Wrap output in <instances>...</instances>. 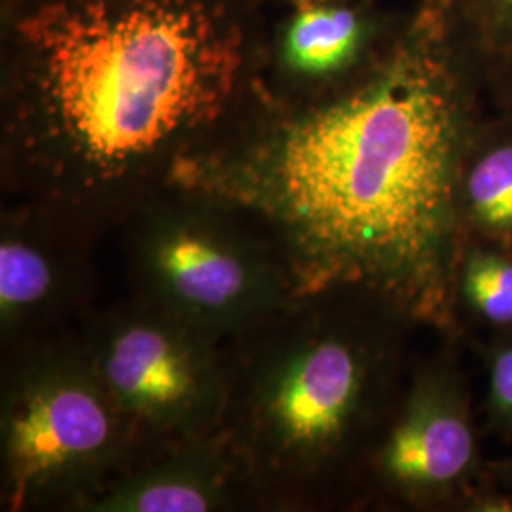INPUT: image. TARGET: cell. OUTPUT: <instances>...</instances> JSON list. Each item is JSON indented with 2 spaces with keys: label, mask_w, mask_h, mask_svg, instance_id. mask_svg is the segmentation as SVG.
Returning <instances> with one entry per match:
<instances>
[{
  "label": "cell",
  "mask_w": 512,
  "mask_h": 512,
  "mask_svg": "<svg viewBox=\"0 0 512 512\" xmlns=\"http://www.w3.org/2000/svg\"><path fill=\"white\" fill-rule=\"evenodd\" d=\"M266 0H0V190L88 238L186 181L264 99Z\"/></svg>",
  "instance_id": "6da1fadb"
},
{
  "label": "cell",
  "mask_w": 512,
  "mask_h": 512,
  "mask_svg": "<svg viewBox=\"0 0 512 512\" xmlns=\"http://www.w3.org/2000/svg\"><path fill=\"white\" fill-rule=\"evenodd\" d=\"M486 76L488 61L454 0H418L382 67L313 103L264 95L183 183L260 211L285 239L302 289L366 287L423 329L458 340L456 181L465 145L490 110Z\"/></svg>",
  "instance_id": "7a4b0ae2"
},
{
  "label": "cell",
  "mask_w": 512,
  "mask_h": 512,
  "mask_svg": "<svg viewBox=\"0 0 512 512\" xmlns=\"http://www.w3.org/2000/svg\"><path fill=\"white\" fill-rule=\"evenodd\" d=\"M420 329L384 294L334 283L302 289L226 342L222 431L264 511H357Z\"/></svg>",
  "instance_id": "3957f363"
},
{
  "label": "cell",
  "mask_w": 512,
  "mask_h": 512,
  "mask_svg": "<svg viewBox=\"0 0 512 512\" xmlns=\"http://www.w3.org/2000/svg\"><path fill=\"white\" fill-rule=\"evenodd\" d=\"M120 232L129 294L228 342L302 291L274 224L220 190L175 183Z\"/></svg>",
  "instance_id": "277c9868"
},
{
  "label": "cell",
  "mask_w": 512,
  "mask_h": 512,
  "mask_svg": "<svg viewBox=\"0 0 512 512\" xmlns=\"http://www.w3.org/2000/svg\"><path fill=\"white\" fill-rule=\"evenodd\" d=\"M137 452L78 330L2 353V511H71Z\"/></svg>",
  "instance_id": "5b68a950"
},
{
  "label": "cell",
  "mask_w": 512,
  "mask_h": 512,
  "mask_svg": "<svg viewBox=\"0 0 512 512\" xmlns=\"http://www.w3.org/2000/svg\"><path fill=\"white\" fill-rule=\"evenodd\" d=\"M76 330L95 374L126 416L137 452L222 429L226 342L129 293L95 306Z\"/></svg>",
  "instance_id": "8992f818"
},
{
  "label": "cell",
  "mask_w": 512,
  "mask_h": 512,
  "mask_svg": "<svg viewBox=\"0 0 512 512\" xmlns=\"http://www.w3.org/2000/svg\"><path fill=\"white\" fill-rule=\"evenodd\" d=\"M454 346L414 361L366 461L357 511L480 512L488 458Z\"/></svg>",
  "instance_id": "52a82bcc"
},
{
  "label": "cell",
  "mask_w": 512,
  "mask_h": 512,
  "mask_svg": "<svg viewBox=\"0 0 512 512\" xmlns=\"http://www.w3.org/2000/svg\"><path fill=\"white\" fill-rule=\"evenodd\" d=\"M408 21L410 8L382 0H321L281 10L264 46V92L281 105L344 92L384 65Z\"/></svg>",
  "instance_id": "ba28073f"
},
{
  "label": "cell",
  "mask_w": 512,
  "mask_h": 512,
  "mask_svg": "<svg viewBox=\"0 0 512 512\" xmlns=\"http://www.w3.org/2000/svg\"><path fill=\"white\" fill-rule=\"evenodd\" d=\"M97 243L38 207L2 202V353L76 329L92 313Z\"/></svg>",
  "instance_id": "9c48e42d"
},
{
  "label": "cell",
  "mask_w": 512,
  "mask_h": 512,
  "mask_svg": "<svg viewBox=\"0 0 512 512\" xmlns=\"http://www.w3.org/2000/svg\"><path fill=\"white\" fill-rule=\"evenodd\" d=\"M264 511L255 482L220 429L139 450L78 512Z\"/></svg>",
  "instance_id": "30bf717a"
},
{
  "label": "cell",
  "mask_w": 512,
  "mask_h": 512,
  "mask_svg": "<svg viewBox=\"0 0 512 512\" xmlns=\"http://www.w3.org/2000/svg\"><path fill=\"white\" fill-rule=\"evenodd\" d=\"M459 245L512 253V116L488 110L461 156L456 181Z\"/></svg>",
  "instance_id": "8fae6325"
},
{
  "label": "cell",
  "mask_w": 512,
  "mask_h": 512,
  "mask_svg": "<svg viewBox=\"0 0 512 512\" xmlns=\"http://www.w3.org/2000/svg\"><path fill=\"white\" fill-rule=\"evenodd\" d=\"M458 338H488L482 349L512 338V253L461 243L452 277Z\"/></svg>",
  "instance_id": "7c38bea8"
},
{
  "label": "cell",
  "mask_w": 512,
  "mask_h": 512,
  "mask_svg": "<svg viewBox=\"0 0 512 512\" xmlns=\"http://www.w3.org/2000/svg\"><path fill=\"white\" fill-rule=\"evenodd\" d=\"M454 10L488 63L512 50V0H454Z\"/></svg>",
  "instance_id": "4fadbf2b"
},
{
  "label": "cell",
  "mask_w": 512,
  "mask_h": 512,
  "mask_svg": "<svg viewBox=\"0 0 512 512\" xmlns=\"http://www.w3.org/2000/svg\"><path fill=\"white\" fill-rule=\"evenodd\" d=\"M486 359V431L512 444V338L482 349Z\"/></svg>",
  "instance_id": "5bb4252c"
},
{
  "label": "cell",
  "mask_w": 512,
  "mask_h": 512,
  "mask_svg": "<svg viewBox=\"0 0 512 512\" xmlns=\"http://www.w3.org/2000/svg\"><path fill=\"white\" fill-rule=\"evenodd\" d=\"M480 512H512V454L486 461Z\"/></svg>",
  "instance_id": "9a60e30c"
},
{
  "label": "cell",
  "mask_w": 512,
  "mask_h": 512,
  "mask_svg": "<svg viewBox=\"0 0 512 512\" xmlns=\"http://www.w3.org/2000/svg\"><path fill=\"white\" fill-rule=\"evenodd\" d=\"M490 109L512 116V50L488 63Z\"/></svg>",
  "instance_id": "2e32d148"
},
{
  "label": "cell",
  "mask_w": 512,
  "mask_h": 512,
  "mask_svg": "<svg viewBox=\"0 0 512 512\" xmlns=\"http://www.w3.org/2000/svg\"><path fill=\"white\" fill-rule=\"evenodd\" d=\"M268 6H277L279 10H289V8H298V6H306L313 2H321V0H266Z\"/></svg>",
  "instance_id": "e0dca14e"
}]
</instances>
